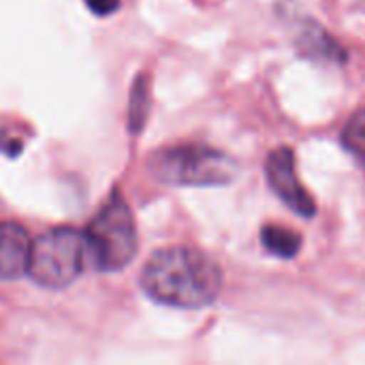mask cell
I'll return each instance as SVG.
<instances>
[{
	"label": "cell",
	"mask_w": 365,
	"mask_h": 365,
	"mask_svg": "<svg viewBox=\"0 0 365 365\" xmlns=\"http://www.w3.org/2000/svg\"><path fill=\"white\" fill-rule=\"evenodd\" d=\"M150 113V86H148V77H139L133 86V94H130V105H128V126L133 133H139L145 126Z\"/></svg>",
	"instance_id": "9"
},
{
	"label": "cell",
	"mask_w": 365,
	"mask_h": 365,
	"mask_svg": "<svg viewBox=\"0 0 365 365\" xmlns=\"http://www.w3.org/2000/svg\"><path fill=\"white\" fill-rule=\"evenodd\" d=\"M90 244L92 267L101 272H120L137 255V229L135 218L120 192H113L109 201L98 210L90 227L86 229Z\"/></svg>",
	"instance_id": "4"
},
{
	"label": "cell",
	"mask_w": 365,
	"mask_h": 365,
	"mask_svg": "<svg viewBox=\"0 0 365 365\" xmlns=\"http://www.w3.org/2000/svg\"><path fill=\"white\" fill-rule=\"evenodd\" d=\"M32 242L15 222H0V278L13 280L26 274Z\"/></svg>",
	"instance_id": "6"
},
{
	"label": "cell",
	"mask_w": 365,
	"mask_h": 365,
	"mask_svg": "<svg viewBox=\"0 0 365 365\" xmlns=\"http://www.w3.org/2000/svg\"><path fill=\"white\" fill-rule=\"evenodd\" d=\"M141 289L156 304L199 310L220 295L222 272L197 248L169 246L148 259L141 272Z\"/></svg>",
	"instance_id": "1"
},
{
	"label": "cell",
	"mask_w": 365,
	"mask_h": 365,
	"mask_svg": "<svg viewBox=\"0 0 365 365\" xmlns=\"http://www.w3.org/2000/svg\"><path fill=\"white\" fill-rule=\"evenodd\" d=\"M0 150H2L6 156H17V154H19V150H21V145H19V141H17V139H9V137H4V133L0 130Z\"/></svg>",
	"instance_id": "12"
},
{
	"label": "cell",
	"mask_w": 365,
	"mask_h": 365,
	"mask_svg": "<svg viewBox=\"0 0 365 365\" xmlns=\"http://www.w3.org/2000/svg\"><path fill=\"white\" fill-rule=\"evenodd\" d=\"M342 143L353 156L365 160V107L355 111L346 122L342 130Z\"/></svg>",
	"instance_id": "10"
},
{
	"label": "cell",
	"mask_w": 365,
	"mask_h": 365,
	"mask_svg": "<svg viewBox=\"0 0 365 365\" xmlns=\"http://www.w3.org/2000/svg\"><path fill=\"white\" fill-rule=\"evenodd\" d=\"M297 47L304 56L314 58V60H325V62H344L346 60L344 47L329 32H325L319 24L306 26V30L297 38Z\"/></svg>",
	"instance_id": "7"
},
{
	"label": "cell",
	"mask_w": 365,
	"mask_h": 365,
	"mask_svg": "<svg viewBox=\"0 0 365 365\" xmlns=\"http://www.w3.org/2000/svg\"><path fill=\"white\" fill-rule=\"evenodd\" d=\"M150 173L171 186H225L240 173L237 163L207 145H173L150 156Z\"/></svg>",
	"instance_id": "2"
},
{
	"label": "cell",
	"mask_w": 365,
	"mask_h": 365,
	"mask_svg": "<svg viewBox=\"0 0 365 365\" xmlns=\"http://www.w3.org/2000/svg\"><path fill=\"white\" fill-rule=\"evenodd\" d=\"M86 4L96 15H111L113 11H118L120 0H86Z\"/></svg>",
	"instance_id": "11"
},
{
	"label": "cell",
	"mask_w": 365,
	"mask_h": 365,
	"mask_svg": "<svg viewBox=\"0 0 365 365\" xmlns=\"http://www.w3.org/2000/svg\"><path fill=\"white\" fill-rule=\"evenodd\" d=\"M265 173L272 190L299 216L310 218L317 214V203L310 197V192L304 188V184L297 178L295 171V154L291 148L282 145L276 148L265 163Z\"/></svg>",
	"instance_id": "5"
},
{
	"label": "cell",
	"mask_w": 365,
	"mask_h": 365,
	"mask_svg": "<svg viewBox=\"0 0 365 365\" xmlns=\"http://www.w3.org/2000/svg\"><path fill=\"white\" fill-rule=\"evenodd\" d=\"M261 242L267 252H272L274 257H280V259H295L302 248V237L295 231H291L287 227H278V225L263 227Z\"/></svg>",
	"instance_id": "8"
},
{
	"label": "cell",
	"mask_w": 365,
	"mask_h": 365,
	"mask_svg": "<svg viewBox=\"0 0 365 365\" xmlns=\"http://www.w3.org/2000/svg\"><path fill=\"white\" fill-rule=\"evenodd\" d=\"M92 265L86 231L53 229L32 242L26 274L45 289L73 284Z\"/></svg>",
	"instance_id": "3"
}]
</instances>
